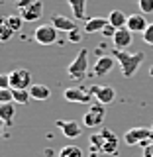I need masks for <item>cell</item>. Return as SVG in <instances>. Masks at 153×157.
<instances>
[{"mask_svg":"<svg viewBox=\"0 0 153 157\" xmlns=\"http://www.w3.org/2000/svg\"><path fill=\"white\" fill-rule=\"evenodd\" d=\"M67 36H69V41H73V43H78V41L82 39V32H81V29H73V32H69Z\"/></svg>","mask_w":153,"mask_h":157,"instance_id":"83f0119b","label":"cell"},{"mask_svg":"<svg viewBox=\"0 0 153 157\" xmlns=\"http://www.w3.org/2000/svg\"><path fill=\"white\" fill-rule=\"evenodd\" d=\"M59 157H85V153H82V149H81L78 145L69 144V145H65V147H61Z\"/></svg>","mask_w":153,"mask_h":157,"instance_id":"7402d4cb","label":"cell"},{"mask_svg":"<svg viewBox=\"0 0 153 157\" xmlns=\"http://www.w3.org/2000/svg\"><path fill=\"white\" fill-rule=\"evenodd\" d=\"M8 24H10V28L14 29V32H20L22 29V24H24V18L20 16V14H8Z\"/></svg>","mask_w":153,"mask_h":157,"instance_id":"cb8c5ba5","label":"cell"},{"mask_svg":"<svg viewBox=\"0 0 153 157\" xmlns=\"http://www.w3.org/2000/svg\"><path fill=\"white\" fill-rule=\"evenodd\" d=\"M86 69H88V49L82 47L81 51H78V55L73 59V63L69 65L67 73L73 81H82L85 75H86Z\"/></svg>","mask_w":153,"mask_h":157,"instance_id":"7a4b0ae2","label":"cell"},{"mask_svg":"<svg viewBox=\"0 0 153 157\" xmlns=\"http://www.w3.org/2000/svg\"><path fill=\"white\" fill-rule=\"evenodd\" d=\"M12 88H0V104L4 102H12Z\"/></svg>","mask_w":153,"mask_h":157,"instance_id":"484cf974","label":"cell"},{"mask_svg":"<svg viewBox=\"0 0 153 157\" xmlns=\"http://www.w3.org/2000/svg\"><path fill=\"white\" fill-rule=\"evenodd\" d=\"M69 6H71L73 10V16H75V20H88L86 16V0H67Z\"/></svg>","mask_w":153,"mask_h":157,"instance_id":"ac0fdd59","label":"cell"},{"mask_svg":"<svg viewBox=\"0 0 153 157\" xmlns=\"http://www.w3.org/2000/svg\"><path fill=\"white\" fill-rule=\"evenodd\" d=\"M104 106L106 104H100V102L92 104L86 110V114L82 116V126H85V128H98V126H102V122H104V118H106V108Z\"/></svg>","mask_w":153,"mask_h":157,"instance_id":"277c9868","label":"cell"},{"mask_svg":"<svg viewBox=\"0 0 153 157\" xmlns=\"http://www.w3.org/2000/svg\"><path fill=\"white\" fill-rule=\"evenodd\" d=\"M10 75V88L16 90H28L32 86V73L28 69H14Z\"/></svg>","mask_w":153,"mask_h":157,"instance_id":"5b68a950","label":"cell"},{"mask_svg":"<svg viewBox=\"0 0 153 157\" xmlns=\"http://www.w3.org/2000/svg\"><path fill=\"white\" fill-rule=\"evenodd\" d=\"M14 33H16V32L10 28L8 18H6V16H0V41H8V39L12 37Z\"/></svg>","mask_w":153,"mask_h":157,"instance_id":"44dd1931","label":"cell"},{"mask_svg":"<svg viewBox=\"0 0 153 157\" xmlns=\"http://www.w3.org/2000/svg\"><path fill=\"white\" fill-rule=\"evenodd\" d=\"M88 92H90V94L96 98V102H100V104H110L116 98L114 86H106V85H92L88 88Z\"/></svg>","mask_w":153,"mask_h":157,"instance_id":"52a82bcc","label":"cell"},{"mask_svg":"<svg viewBox=\"0 0 153 157\" xmlns=\"http://www.w3.org/2000/svg\"><path fill=\"white\" fill-rule=\"evenodd\" d=\"M151 140H153V130L143 126H136L124 134V144L128 145H141L143 141H151Z\"/></svg>","mask_w":153,"mask_h":157,"instance_id":"3957f363","label":"cell"},{"mask_svg":"<svg viewBox=\"0 0 153 157\" xmlns=\"http://www.w3.org/2000/svg\"><path fill=\"white\" fill-rule=\"evenodd\" d=\"M108 18H88L86 22H85V33H98L100 32L102 33V29H104L108 26Z\"/></svg>","mask_w":153,"mask_h":157,"instance_id":"2e32d148","label":"cell"},{"mask_svg":"<svg viewBox=\"0 0 153 157\" xmlns=\"http://www.w3.org/2000/svg\"><path fill=\"white\" fill-rule=\"evenodd\" d=\"M102 136V147H100V153H114L118 149V137L114 132H110L108 128H102L100 130Z\"/></svg>","mask_w":153,"mask_h":157,"instance_id":"30bf717a","label":"cell"},{"mask_svg":"<svg viewBox=\"0 0 153 157\" xmlns=\"http://www.w3.org/2000/svg\"><path fill=\"white\" fill-rule=\"evenodd\" d=\"M0 43H2V41H0Z\"/></svg>","mask_w":153,"mask_h":157,"instance_id":"74e56055","label":"cell"},{"mask_svg":"<svg viewBox=\"0 0 153 157\" xmlns=\"http://www.w3.org/2000/svg\"><path fill=\"white\" fill-rule=\"evenodd\" d=\"M36 0H20V2H16V6H18V10H24V8H28L29 4H33Z\"/></svg>","mask_w":153,"mask_h":157,"instance_id":"1f68e13d","label":"cell"},{"mask_svg":"<svg viewBox=\"0 0 153 157\" xmlns=\"http://www.w3.org/2000/svg\"><path fill=\"white\" fill-rule=\"evenodd\" d=\"M28 90H29V96L33 100H47L51 96V88L45 86V85H32Z\"/></svg>","mask_w":153,"mask_h":157,"instance_id":"d6986e66","label":"cell"},{"mask_svg":"<svg viewBox=\"0 0 153 157\" xmlns=\"http://www.w3.org/2000/svg\"><path fill=\"white\" fill-rule=\"evenodd\" d=\"M112 41H114V49L124 51V47H130L132 41H134V32H130L128 28H120V29H116Z\"/></svg>","mask_w":153,"mask_h":157,"instance_id":"8fae6325","label":"cell"},{"mask_svg":"<svg viewBox=\"0 0 153 157\" xmlns=\"http://www.w3.org/2000/svg\"><path fill=\"white\" fill-rule=\"evenodd\" d=\"M12 98L16 104H28V100L32 96H29V90H16V88H12Z\"/></svg>","mask_w":153,"mask_h":157,"instance_id":"603a6c76","label":"cell"},{"mask_svg":"<svg viewBox=\"0 0 153 157\" xmlns=\"http://www.w3.org/2000/svg\"><path fill=\"white\" fill-rule=\"evenodd\" d=\"M63 98H65L67 102H78V104H86V102L92 98V94H90L88 90H85V88L71 86V88H65Z\"/></svg>","mask_w":153,"mask_h":157,"instance_id":"ba28073f","label":"cell"},{"mask_svg":"<svg viewBox=\"0 0 153 157\" xmlns=\"http://www.w3.org/2000/svg\"><path fill=\"white\" fill-rule=\"evenodd\" d=\"M0 88H10V75L0 73Z\"/></svg>","mask_w":153,"mask_h":157,"instance_id":"f1b7e54d","label":"cell"},{"mask_svg":"<svg viewBox=\"0 0 153 157\" xmlns=\"http://www.w3.org/2000/svg\"><path fill=\"white\" fill-rule=\"evenodd\" d=\"M141 36H143V41L147 45H153V24H149V26L145 28V32L141 33Z\"/></svg>","mask_w":153,"mask_h":157,"instance_id":"4316f807","label":"cell"},{"mask_svg":"<svg viewBox=\"0 0 153 157\" xmlns=\"http://www.w3.org/2000/svg\"><path fill=\"white\" fill-rule=\"evenodd\" d=\"M151 130H153V126H151Z\"/></svg>","mask_w":153,"mask_h":157,"instance_id":"8d00e7d4","label":"cell"},{"mask_svg":"<svg viewBox=\"0 0 153 157\" xmlns=\"http://www.w3.org/2000/svg\"><path fill=\"white\" fill-rule=\"evenodd\" d=\"M141 14H153V0H137Z\"/></svg>","mask_w":153,"mask_h":157,"instance_id":"d4e9b609","label":"cell"},{"mask_svg":"<svg viewBox=\"0 0 153 157\" xmlns=\"http://www.w3.org/2000/svg\"><path fill=\"white\" fill-rule=\"evenodd\" d=\"M88 157H96V153H92V155H88Z\"/></svg>","mask_w":153,"mask_h":157,"instance_id":"e575fe53","label":"cell"},{"mask_svg":"<svg viewBox=\"0 0 153 157\" xmlns=\"http://www.w3.org/2000/svg\"><path fill=\"white\" fill-rule=\"evenodd\" d=\"M114 69V57H108V55H102L96 59L94 67H92V71H94L96 77H104L108 73Z\"/></svg>","mask_w":153,"mask_h":157,"instance_id":"9a60e30c","label":"cell"},{"mask_svg":"<svg viewBox=\"0 0 153 157\" xmlns=\"http://www.w3.org/2000/svg\"><path fill=\"white\" fill-rule=\"evenodd\" d=\"M108 22H110L116 29H120V28L128 26V16L124 12H120V10H112V12L108 14Z\"/></svg>","mask_w":153,"mask_h":157,"instance_id":"ffe728a7","label":"cell"},{"mask_svg":"<svg viewBox=\"0 0 153 157\" xmlns=\"http://www.w3.org/2000/svg\"><path fill=\"white\" fill-rule=\"evenodd\" d=\"M149 77H153V67H151V69H149Z\"/></svg>","mask_w":153,"mask_h":157,"instance_id":"836d02e7","label":"cell"},{"mask_svg":"<svg viewBox=\"0 0 153 157\" xmlns=\"http://www.w3.org/2000/svg\"><path fill=\"white\" fill-rule=\"evenodd\" d=\"M51 24L55 26L59 32H73V29H77V24H75V20H71V18H67V16H63V14H51Z\"/></svg>","mask_w":153,"mask_h":157,"instance_id":"4fadbf2b","label":"cell"},{"mask_svg":"<svg viewBox=\"0 0 153 157\" xmlns=\"http://www.w3.org/2000/svg\"><path fill=\"white\" fill-rule=\"evenodd\" d=\"M41 12H43V2L41 0H36V2L29 4L28 8L20 10V16L24 18V22H36V20L41 18Z\"/></svg>","mask_w":153,"mask_h":157,"instance_id":"7c38bea8","label":"cell"},{"mask_svg":"<svg viewBox=\"0 0 153 157\" xmlns=\"http://www.w3.org/2000/svg\"><path fill=\"white\" fill-rule=\"evenodd\" d=\"M149 26V24H147V20H145V14H130V16H128V29H130V32H140V33H143L145 32V28Z\"/></svg>","mask_w":153,"mask_h":157,"instance_id":"5bb4252c","label":"cell"},{"mask_svg":"<svg viewBox=\"0 0 153 157\" xmlns=\"http://www.w3.org/2000/svg\"><path fill=\"white\" fill-rule=\"evenodd\" d=\"M114 33H116V28L112 26V24H108V26L102 29V36H106V37H114Z\"/></svg>","mask_w":153,"mask_h":157,"instance_id":"f546056e","label":"cell"},{"mask_svg":"<svg viewBox=\"0 0 153 157\" xmlns=\"http://www.w3.org/2000/svg\"><path fill=\"white\" fill-rule=\"evenodd\" d=\"M14 114H16V102H4L0 104V120L4 122L6 126H12L14 122Z\"/></svg>","mask_w":153,"mask_h":157,"instance_id":"e0dca14e","label":"cell"},{"mask_svg":"<svg viewBox=\"0 0 153 157\" xmlns=\"http://www.w3.org/2000/svg\"><path fill=\"white\" fill-rule=\"evenodd\" d=\"M143 157H153V140L143 147Z\"/></svg>","mask_w":153,"mask_h":157,"instance_id":"4dcf8cb0","label":"cell"},{"mask_svg":"<svg viewBox=\"0 0 153 157\" xmlns=\"http://www.w3.org/2000/svg\"><path fill=\"white\" fill-rule=\"evenodd\" d=\"M57 32L59 29L53 24H43V26H39L33 32V39H36L39 45H51V43L57 41Z\"/></svg>","mask_w":153,"mask_h":157,"instance_id":"8992f818","label":"cell"},{"mask_svg":"<svg viewBox=\"0 0 153 157\" xmlns=\"http://www.w3.org/2000/svg\"><path fill=\"white\" fill-rule=\"evenodd\" d=\"M4 126H6V124H4V122L0 120V136H2V132H4Z\"/></svg>","mask_w":153,"mask_h":157,"instance_id":"d6a6232c","label":"cell"},{"mask_svg":"<svg viewBox=\"0 0 153 157\" xmlns=\"http://www.w3.org/2000/svg\"><path fill=\"white\" fill-rule=\"evenodd\" d=\"M112 57H114L116 63L120 65V71L126 78L134 77L137 73V69H140V65L143 63V59H145V55L141 51L140 53H126V51H122V49H112Z\"/></svg>","mask_w":153,"mask_h":157,"instance_id":"6da1fadb","label":"cell"},{"mask_svg":"<svg viewBox=\"0 0 153 157\" xmlns=\"http://www.w3.org/2000/svg\"><path fill=\"white\" fill-rule=\"evenodd\" d=\"M12 2H20V0H12Z\"/></svg>","mask_w":153,"mask_h":157,"instance_id":"d590c367","label":"cell"},{"mask_svg":"<svg viewBox=\"0 0 153 157\" xmlns=\"http://www.w3.org/2000/svg\"><path fill=\"white\" fill-rule=\"evenodd\" d=\"M55 124L59 126V130L63 132V136H65L67 140H75L82 132V126L78 124L77 120H57Z\"/></svg>","mask_w":153,"mask_h":157,"instance_id":"9c48e42d","label":"cell"}]
</instances>
